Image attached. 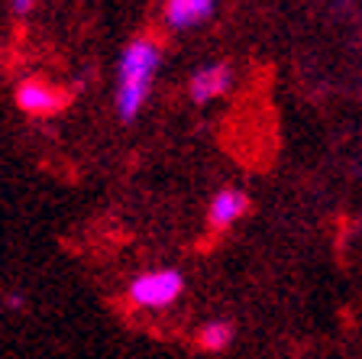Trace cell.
<instances>
[{"label":"cell","mask_w":362,"mask_h":359,"mask_svg":"<svg viewBox=\"0 0 362 359\" xmlns=\"http://www.w3.org/2000/svg\"><path fill=\"white\" fill-rule=\"evenodd\" d=\"M33 7H36V0H10V10H13L16 16L33 13Z\"/></svg>","instance_id":"obj_9"},{"label":"cell","mask_w":362,"mask_h":359,"mask_svg":"<svg viewBox=\"0 0 362 359\" xmlns=\"http://www.w3.org/2000/svg\"><path fill=\"white\" fill-rule=\"evenodd\" d=\"M233 337H236V327H233V321H223V317H214V321H207V324H201L197 327V346H201L204 353H223L226 346L233 343Z\"/></svg>","instance_id":"obj_7"},{"label":"cell","mask_w":362,"mask_h":359,"mask_svg":"<svg viewBox=\"0 0 362 359\" xmlns=\"http://www.w3.org/2000/svg\"><path fill=\"white\" fill-rule=\"evenodd\" d=\"M249 210V195L243 188H220L217 195L207 204V227L214 233L230 230L233 224H240Z\"/></svg>","instance_id":"obj_4"},{"label":"cell","mask_w":362,"mask_h":359,"mask_svg":"<svg viewBox=\"0 0 362 359\" xmlns=\"http://www.w3.org/2000/svg\"><path fill=\"white\" fill-rule=\"evenodd\" d=\"M158 68H162V45L156 39L136 36L133 42H127V49L120 52V65H117V94H113L120 123H133L149 104Z\"/></svg>","instance_id":"obj_1"},{"label":"cell","mask_w":362,"mask_h":359,"mask_svg":"<svg viewBox=\"0 0 362 359\" xmlns=\"http://www.w3.org/2000/svg\"><path fill=\"white\" fill-rule=\"evenodd\" d=\"M16 107L30 117H52L55 110H62V94L39 78H26L16 84Z\"/></svg>","instance_id":"obj_5"},{"label":"cell","mask_w":362,"mask_h":359,"mask_svg":"<svg viewBox=\"0 0 362 359\" xmlns=\"http://www.w3.org/2000/svg\"><path fill=\"white\" fill-rule=\"evenodd\" d=\"M188 288V278L181 269H172V266H162V269H152L136 275L133 282L127 285V298L133 301L136 307H146V311H162V307H172L175 301L185 295Z\"/></svg>","instance_id":"obj_2"},{"label":"cell","mask_w":362,"mask_h":359,"mask_svg":"<svg viewBox=\"0 0 362 359\" xmlns=\"http://www.w3.org/2000/svg\"><path fill=\"white\" fill-rule=\"evenodd\" d=\"M0 307H4V311H13V314H20V311H26V295L4 292V295H0Z\"/></svg>","instance_id":"obj_8"},{"label":"cell","mask_w":362,"mask_h":359,"mask_svg":"<svg viewBox=\"0 0 362 359\" xmlns=\"http://www.w3.org/2000/svg\"><path fill=\"white\" fill-rule=\"evenodd\" d=\"M233 84V68L226 62H207L188 78V98L194 104H211V101L223 98Z\"/></svg>","instance_id":"obj_3"},{"label":"cell","mask_w":362,"mask_h":359,"mask_svg":"<svg viewBox=\"0 0 362 359\" xmlns=\"http://www.w3.org/2000/svg\"><path fill=\"white\" fill-rule=\"evenodd\" d=\"M214 13H217V0H165V7H162L165 26L178 33L194 30V26L211 20Z\"/></svg>","instance_id":"obj_6"}]
</instances>
